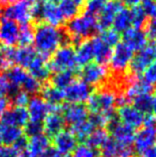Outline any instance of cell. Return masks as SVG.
<instances>
[{
	"mask_svg": "<svg viewBox=\"0 0 156 157\" xmlns=\"http://www.w3.org/2000/svg\"><path fill=\"white\" fill-rule=\"evenodd\" d=\"M66 40L63 30L56 26L43 23L34 29V43L37 53L46 58H50L62 46Z\"/></svg>",
	"mask_w": 156,
	"mask_h": 157,
	"instance_id": "obj_1",
	"label": "cell"
},
{
	"mask_svg": "<svg viewBox=\"0 0 156 157\" xmlns=\"http://www.w3.org/2000/svg\"><path fill=\"white\" fill-rule=\"evenodd\" d=\"M97 31V17L86 12L69 20L67 24V33L73 43H81L82 41L93 36Z\"/></svg>",
	"mask_w": 156,
	"mask_h": 157,
	"instance_id": "obj_2",
	"label": "cell"
},
{
	"mask_svg": "<svg viewBox=\"0 0 156 157\" xmlns=\"http://www.w3.org/2000/svg\"><path fill=\"white\" fill-rule=\"evenodd\" d=\"M117 94L112 89L104 88L92 93L88 98L87 109L91 113H114Z\"/></svg>",
	"mask_w": 156,
	"mask_h": 157,
	"instance_id": "obj_3",
	"label": "cell"
},
{
	"mask_svg": "<svg viewBox=\"0 0 156 157\" xmlns=\"http://www.w3.org/2000/svg\"><path fill=\"white\" fill-rule=\"evenodd\" d=\"M49 67L52 72L73 71L76 72L79 69L76 50L72 45H62L58 50L52 55V59L49 60Z\"/></svg>",
	"mask_w": 156,
	"mask_h": 157,
	"instance_id": "obj_4",
	"label": "cell"
},
{
	"mask_svg": "<svg viewBox=\"0 0 156 157\" xmlns=\"http://www.w3.org/2000/svg\"><path fill=\"white\" fill-rule=\"evenodd\" d=\"M39 0H17L4 10V18L13 20L16 23L29 24L33 19L34 6Z\"/></svg>",
	"mask_w": 156,
	"mask_h": 157,
	"instance_id": "obj_5",
	"label": "cell"
},
{
	"mask_svg": "<svg viewBox=\"0 0 156 157\" xmlns=\"http://www.w3.org/2000/svg\"><path fill=\"white\" fill-rule=\"evenodd\" d=\"M33 18L38 19L40 21H44V23L56 27L62 25L65 22V19L57 4L44 2L41 0H39L35 4Z\"/></svg>",
	"mask_w": 156,
	"mask_h": 157,
	"instance_id": "obj_6",
	"label": "cell"
},
{
	"mask_svg": "<svg viewBox=\"0 0 156 157\" xmlns=\"http://www.w3.org/2000/svg\"><path fill=\"white\" fill-rule=\"evenodd\" d=\"M156 61V41H151L147 43L135 56H133L129 64L130 72L132 75L139 77L140 74L148 67V66Z\"/></svg>",
	"mask_w": 156,
	"mask_h": 157,
	"instance_id": "obj_7",
	"label": "cell"
},
{
	"mask_svg": "<svg viewBox=\"0 0 156 157\" xmlns=\"http://www.w3.org/2000/svg\"><path fill=\"white\" fill-rule=\"evenodd\" d=\"M133 56V51L129 47H127L124 42L117 43L114 46L109 60L112 71L116 75H121L129 67Z\"/></svg>",
	"mask_w": 156,
	"mask_h": 157,
	"instance_id": "obj_8",
	"label": "cell"
},
{
	"mask_svg": "<svg viewBox=\"0 0 156 157\" xmlns=\"http://www.w3.org/2000/svg\"><path fill=\"white\" fill-rule=\"evenodd\" d=\"M64 100L68 104H84L92 94V88L82 80H75L64 90Z\"/></svg>",
	"mask_w": 156,
	"mask_h": 157,
	"instance_id": "obj_9",
	"label": "cell"
},
{
	"mask_svg": "<svg viewBox=\"0 0 156 157\" xmlns=\"http://www.w3.org/2000/svg\"><path fill=\"white\" fill-rule=\"evenodd\" d=\"M61 106H51L40 97H33L30 98L27 105V113L29 115V121L43 122L47 115L52 111H61Z\"/></svg>",
	"mask_w": 156,
	"mask_h": 157,
	"instance_id": "obj_10",
	"label": "cell"
},
{
	"mask_svg": "<svg viewBox=\"0 0 156 157\" xmlns=\"http://www.w3.org/2000/svg\"><path fill=\"white\" fill-rule=\"evenodd\" d=\"M106 126H108V131L112 133L113 139H116V141L120 143L132 145L135 136L134 128L122 123L118 119L116 114L108 121Z\"/></svg>",
	"mask_w": 156,
	"mask_h": 157,
	"instance_id": "obj_11",
	"label": "cell"
},
{
	"mask_svg": "<svg viewBox=\"0 0 156 157\" xmlns=\"http://www.w3.org/2000/svg\"><path fill=\"white\" fill-rule=\"evenodd\" d=\"M108 71L105 66L97 63H89L84 66L80 71L82 81L89 86H97L105 82Z\"/></svg>",
	"mask_w": 156,
	"mask_h": 157,
	"instance_id": "obj_12",
	"label": "cell"
},
{
	"mask_svg": "<svg viewBox=\"0 0 156 157\" xmlns=\"http://www.w3.org/2000/svg\"><path fill=\"white\" fill-rule=\"evenodd\" d=\"M133 143L134 151L141 155L156 143V128L154 126H150L139 129L138 132H135Z\"/></svg>",
	"mask_w": 156,
	"mask_h": 157,
	"instance_id": "obj_13",
	"label": "cell"
},
{
	"mask_svg": "<svg viewBox=\"0 0 156 157\" xmlns=\"http://www.w3.org/2000/svg\"><path fill=\"white\" fill-rule=\"evenodd\" d=\"M102 157H134L135 151L132 145L124 144L113 138H108L101 146Z\"/></svg>",
	"mask_w": 156,
	"mask_h": 157,
	"instance_id": "obj_14",
	"label": "cell"
},
{
	"mask_svg": "<svg viewBox=\"0 0 156 157\" xmlns=\"http://www.w3.org/2000/svg\"><path fill=\"white\" fill-rule=\"evenodd\" d=\"M122 8V4L118 0H109L105 3L101 13L98 14L97 19V27L98 31H105L112 25L114 17L116 16L117 12Z\"/></svg>",
	"mask_w": 156,
	"mask_h": 157,
	"instance_id": "obj_15",
	"label": "cell"
},
{
	"mask_svg": "<svg viewBox=\"0 0 156 157\" xmlns=\"http://www.w3.org/2000/svg\"><path fill=\"white\" fill-rule=\"evenodd\" d=\"M53 144L57 151L68 156L72 154L78 146V139L71 130L63 129L53 137Z\"/></svg>",
	"mask_w": 156,
	"mask_h": 157,
	"instance_id": "obj_16",
	"label": "cell"
},
{
	"mask_svg": "<svg viewBox=\"0 0 156 157\" xmlns=\"http://www.w3.org/2000/svg\"><path fill=\"white\" fill-rule=\"evenodd\" d=\"M19 28L18 23L13 20L3 18L0 22V44L8 47L18 44Z\"/></svg>",
	"mask_w": 156,
	"mask_h": 157,
	"instance_id": "obj_17",
	"label": "cell"
},
{
	"mask_svg": "<svg viewBox=\"0 0 156 157\" xmlns=\"http://www.w3.org/2000/svg\"><path fill=\"white\" fill-rule=\"evenodd\" d=\"M61 113L65 121L71 126L86 121L89 117V110L83 104H67L62 105Z\"/></svg>",
	"mask_w": 156,
	"mask_h": 157,
	"instance_id": "obj_18",
	"label": "cell"
},
{
	"mask_svg": "<svg viewBox=\"0 0 156 157\" xmlns=\"http://www.w3.org/2000/svg\"><path fill=\"white\" fill-rule=\"evenodd\" d=\"M50 138L45 133L29 137L23 157H42L47 149L50 148Z\"/></svg>",
	"mask_w": 156,
	"mask_h": 157,
	"instance_id": "obj_19",
	"label": "cell"
},
{
	"mask_svg": "<svg viewBox=\"0 0 156 157\" xmlns=\"http://www.w3.org/2000/svg\"><path fill=\"white\" fill-rule=\"evenodd\" d=\"M117 117L122 123L132 127V128H140L143 125L144 114H142L133 105H125L120 106L117 111Z\"/></svg>",
	"mask_w": 156,
	"mask_h": 157,
	"instance_id": "obj_20",
	"label": "cell"
},
{
	"mask_svg": "<svg viewBox=\"0 0 156 157\" xmlns=\"http://www.w3.org/2000/svg\"><path fill=\"white\" fill-rule=\"evenodd\" d=\"M28 121H29V115H28L26 107H11L1 115V123L17 126L20 128L25 126Z\"/></svg>",
	"mask_w": 156,
	"mask_h": 157,
	"instance_id": "obj_21",
	"label": "cell"
},
{
	"mask_svg": "<svg viewBox=\"0 0 156 157\" xmlns=\"http://www.w3.org/2000/svg\"><path fill=\"white\" fill-rule=\"evenodd\" d=\"M28 70H29L30 75L39 82L47 81L52 73L50 67H49L48 58L40 55V54H38L35 59L33 60L31 65L28 67Z\"/></svg>",
	"mask_w": 156,
	"mask_h": 157,
	"instance_id": "obj_22",
	"label": "cell"
},
{
	"mask_svg": "<svg viewBox=\"0 0 156 157\" xmlns=\"http://www.w3.org/2000/svg\"><path fill=\"white\" fill-rule=\"evenodd\" d=\"M122 39H124V43L126 46L129 47L134 52L140 51L147 44L148 38L145 34V31H143L142 29L129 28L125 32H124Z\"/></svg>",
	"mask_w": 156,
	"mask_h": 157,
	"instance_id": "obj_23",
	"label": "cell"
},
{
	"mask_svg": "<svg viewBox=\"0 0 156 157\" xmlns=\"http://www.w3.org/2000/svg\"><path fill=\"white\" fill-rule=\"evenodd\" d=\"M66 121L61 111H52L44 119V132L49 138H53L65 128Z\"/></svg>",
	"mask_w": 156,
	"mask_h": 157,
	"instance_id": "obj_24",
	"label": "cell"
},
{
	"mask_svg": "<svg viewBox=\"0 0 156 157\" xmlns=\"http://www.w3.org/2000/svg\"><path fill=\"white\" fill-rule=\"evenodd\" d=\"M28 76H29V73L25 69L19 67V66H17V67H11L10 69L7 70L5 78L8 82H9V94L11 96H13L14 94H16L21 89V86H23L24 82L26 81Z\"/></svg>",
	"mask_w": 156,
	"mask_h": 157,
	"instance_id": "obj_25",
	"label": "cell"
},
{
	"mask_svg": "<svg viewBox=\"0 0 156 157\" xmlns=\"http://www.w3.org/2000/svg\"><path fill=\"white\" fill-rule=\"evenodd\" d=\"M93 50V59L97 64L105 66L109 63L110 57H112V48L106 45L101 39L100 36L93 37L91 40Z\"/></svg>",
	"mask_w": 156,
	"mask_h": 157,
	"instance_id": "obj_26",
	"label": "cell"
},
{
	"mask_svg": "<svg viewBox=\"0 0 156 157\" xmlns=\"http://www.w3.org/2000/svg\"><path fill=\"white\" fill-rule=\"evenodd\" d=\"M153 90V86L149 85L148 82H145L143 78H139L138 77L133 78L128 86H126L125 90V97L128 98V101H132L134 98H136L141 94H151Z\"/></svg>",
	"mask_w": 156,
	"mask_h": 157,
	"instance_id": "obj_27",
	"label": "cell"
},
{
	"mask_svg": "<svg viewBox=\"0 0 156 157\" xmlns=\"http://www.w3.org/2000/svg\"><path fill=\"white\" fill-rule=\"evenodd\" d=\"M133 106L142 114L156 113V96L151 94H141L133 98Z\"/></svg>",
	"mask_w": 156,
	"mask_h": 157,
	"instance_id": "obj_28",
	"label": "cell"
},
{
	"mask_svg": "<svg viewBox=\"0 0 156 157\" xmlns=\"http://www.w3.org/2000/svg\"><path fill=\"white\" fill-rule=\"evenodd\" d=\"M37 55L38 53L31 46H20L18 49H15L14 63L26 70L31 65Z\"/></svg>",
	"mask_w": 156,
	"mask_h": 157,
	"instance_id": "obj_29",
	"label": "cell"
},
{
	"mask_svg": "<svg viewBox=\"0 0 156 157\" xmlns=\"http://www.w3.org/2000/svg\"><path fill=\"white\" fill-rule=\"evenodd\" d=\"M23 135V130L20 127L3 123L0 124V141L4 145H13Z\"/></svg>",
	"mask_w": 156,
	"mask_h": 157,
	"instance_id": "obj_30",
	"label": "cell"
},
{
	"mask_svg": "<svg viewBox=\"0 0 156 157\" xmlns=\"http://www.w3.org/2000/svg\"><path fill=\"white\" fill-rule=\"evenodd\" d=\"M42 98L51 106H61L64 100V93L62 90L55 88L52 85H47L41 89Z\"/></svg>",
	"mask_w": 156,
	"mask_h": 157,
	"instance_id": "obj_31",
	"label": "cell"
},
{
	"mask_svg": "<svg viewBox=\"0 0 156 157\" xmlns=\"http://www.w3.org/2000/svg\"><path fill=\"white\" fill-rule=\"evenodd\" d=\"M76 58L79 67H84L92 63L93 60V50L91 40H85L79 43L76 50Z\"/></svg>",
	"mask_w": 156,
	"mask_h": 157,
	"instance_id": "obj_32",
	"label": "cell"
},
{
	"mask_svg": "<svg viewBox=\"0 0 156 157\" xmlns=\"http://www.w3.org/2000/svg\"><path fill=\"white\" fill-rule=\"evenodd\" d=\"M131 26V15L130 10L127 8L122 7L121 9L117 12L116 16L114 17L112 22V29L118 33L125 32L127 29H129Z\"/></svg>",
	"mask_w": 156,
	"mask_h": 157,
	"instance_id": "obj_33",
	"label": "cell"
},
{
	"mask_svg": "<svg viewBox=\"0 0 156 157\" xmlns=\"http://www.w3.org/2000/svg\"><path fill=\"white\" fill-rule=\"evenodd\" d=\"M109 138L108 132L104 128H97L94 129L89 137L85 140V145L92 148L93 150L101 148V146L106 142V140Z\"/></svg>",
	"mask_w": 156,
	"mask_h": 157,
	"instance_id": "obj_34",
	"label": "cell"
},
{
	"mask_svg": "<svg viewBox=\"0 0 156 157\" xmlns=\"http://www.w3.org/2000/svg\"><path fill=\"white\" fill-rule=\"evenodd\" d=\"M75 81V72L73 71H61L57 72L52 78V86L64 90L69 85Z\"/></svg>",
	"mask_w": 156,
	"mask_h": 157,
	"instance_id": "obj_35",
	"label": "cell"
},
{
	"mask_svg": "<svg viewBox=\"0 0 156 157\" xmlns=\"http://www.w3.org/2000/svg\"><path fill=\"white\" fill-rule=\"evenodd\" d=\"M15 48L0 44V72L7 71L14 64Z\"/></svg>",
	"mask_w": 156,
	"mask_h": 157,
	"instance_id": "obj_36",
	"label": "cell"
},
{
	"mask_svg": "<svg viewBox=\"0 0 156 157\" xmlns=\"http://www.w3.org/2000/svg\"><path fill=\"white\" fill-rule=\"evenodd\" d=\"M96 129L93 126V124L88 121V118L86 121L77 123L71 126V131L73 132V134L76 136V138L78 140H83L85 141L86 139L89 137V135Z\"/></svg>",
	"mask_w": 156,
	"mask_h": 157,
	"instance_id": "obj_37",
	"label": "cell"
},
{
	"mask_svg": "<svg viewBox=\"0 0 156 157\" xmlns=\"http://www.w3.org/2000/svg\"><path fill=\"white\" fill-rule=\"evenodd\" d=\"M131 15V25H133L135 29L144 28L147 23V16L142 10L140 6H134L130 10Z\"/></svg>",
	"mask_w": 156,
	"mask_h": 157,
	"instance_id": "obj_38",
	"label": "cell"
},
{
	"mask_svg": "<svg viewBox=\"0 0 156 157\" xmlns=\"http://www.w3.org/2000/svg\"><path fill=\"white\" fill-rule=\"evenodd\" d=\"M34 38V29L30 24H22L19 28L18 44L20 46H30Z\"/></svg>",
	"mask_w": 156,
	"mask_h": 157,
	"instance_id": "obj_39",
	"label": "cell"
},
{
	"mask_svg": "<svg viewBox=\"0 0 156 157\" xmlns=\"http://www.w3.org/2000/svg\"><path fill=\"white\" fill-rule=\"evenodd\" d=\"M21 89H22V90L26 92L27 94H34L41 92L42 86H41V82L36 80L34 77H32L29 74V76L27 77L26 81L24 82V84L21 86Z\"/></svg>",
	"mask_w": 156,
	"mask_h": 157,
	"instance_id": "obj_40",
	"label": "cell"
},
{
	"mask_svg": "<svg viewBox=\"0 0 156 157\" xmlns=\"http://www.w3.org/2000/svg\"><path fill=\"white\" fill-rule=\"evenodd\" d=\"M100 37L106 45L112 48L116 46L117 43H120V34L114 31L113 29H106L105 31H101V35Z\"/></svg>",
	"mask_w": 156,
	"mask_h": 157,
	"instance_id": "obj_41",
	"label": "cell"
},
{
	"mask_svg": "<svg viewBox=\"0 0 156 157\" xmlns=\"http://www.w3.org/2000/svg\"><path fill=\"white\" fill-rule=\"evenodd\" d=\"M44 128H43V122H38V121H28L25 126H24L23 133L26 137H32V136L38 135L43 133Z\"/></svg>",
	"mask_w": 156,
	"mask_h": 157,
	"instance_id": "obj_42",
	"label": "cell"
},
{
	"mask_svg": "<svg viewBox=\"0 0 156 157\" xmlns=\"http://www.w3.org/2000/svg\"><path fill=\"white\" fill-rule=\"evenodd\" d=\"M105 0H89L86 5V13L97 16L101 13L102 8L105 5Z\"/></svg>",
	"mask_w": 156,
	"mask_h": 157,
	"instance_id": "obj_43",
	"label": "cell"
},
{
	"mask_svg": "<svg viewBox=\"0 0 156 157\" xmlns=\"http://www.w3.org/2000/svg\"><path fill=\"white\" fill-rule=\"evenodd\" d=\"M30 101V94L24 90H18L17 93L12 96V102L15 106L26 107Z\"/></svg>",
	"mask_w": 156,
	"mask_h": 157,
	"instance_id": "obj_44",
	"label": "cell"
},
{
	"mask_svg": "<svg viewBox=\"0 0 156 157\" xmlns=\"http://www.w3.org/2000/svg\"><path fill=\"white\" fill-rule=\"evenodd\" d=\"M143 80L151 86L156 85V61L152 62L143 71Z\"/></svg>",
	"mask_w": 156,
	"mask_h": 157,
	"instance_id": "obj_45",
	"label": "cell"
},
{
	"mask_svg": "<svg viewBox=\"0 0 156 157\" xmlns=\"http://www.w3.org/2000/svg\"><path fill=\"white\" fill-rule=\"evenodd\" d=\"M72 157H97L96 151L92 148L88 147L85 144H82L76 147V149L73 151Z\"/></svg>",
	"mask_w": 156,
	"mask_h": 157,
	"instance_id": "obj_46",
	"label": "cell"
},
{
	"mask_svg": "<svg viewBox=\"0 0 156 157\" xmlns=\"http://www.w3.org/2000/svg\"><path fill=\"white\" fill-rule=\"evenodd\" d=\"M0 157H23V154L13 145H3L0 146Z\"/></svg>",
	"mask_w": 156,
	"mask_h": 157,
	"instance_id": "obj_47",
	"label": "cell"
},
{
	"mask_svg": "<svg viewBox=\"0 0 156 157\" xmlns=\"http://www.w3.org/2000/svg\"><path fill=\"white\" fill-rule=\"evenodd\" d=\"M145 34L151 41H156V17L150 20L145 25Z\"/></svg>",
	"mask_w": 156,
	"mask_h": 157,
	"instance_id": "obj_48",
	"label": "cell"
},
{
	"mask_svg": "<svg viewBox=\"0 0 156 157\" xmlns=\"http://www.w3.org/2000/svg\"><path fill=\"white\" fill-rule=\"evenodd\" d=\"M156 0H142L141 1V8L144 11L146 16H152L155 10Z\"/></svg>",
	"mask_w": 156,
	"mask_h": 157,
	"instance_id": "obj_49",
	"label": "cell"
},
{
	"mask_svg": "<svg viewBox=\"0 0 156 157\" xmlns=\"http://www.w3.org/2000/svg\"><path fill=\"white\" fill-rule=\"evenodd\" d=\"M9 90L10 86L5 76H0V98H4L7 94H9Z\"/></svg>",
	"mask_w": 156,
	"mask_h": 157,
	"instance_id": "obj_50",
	"label": "cell"
},
{
	"mask_svg": "<svg viewBox=\"0 0 156 157\" xmlns=\"http://www.w3.org/2000/svg\"><path fill=\"white\" fill-rule=\"evenodd\" d=\"M143 125L144 127H150L155 125V117L154 114H145L143 117Z\"/></svg>",
	"mask_w": 156,
	"mask_h": 157,
	"instance_id": "obj_51",
	"label": "cell"
},
{
	"mask_svg": "<svg viewBox=\"0 0 156 157\" xmlns=\"http://www.w3.org/2000/svg\"><path fill=\"white\" fill-rule=\"evenodd\" d=\"M42 157H68L62 153H60L59 151H57L55 148L50 147L49 149H47V151L42 155Z\"/></svg>",
	"mask_w": 156,
	"mask_h": 157,
	"instance_id": "obj_52",
	"label": "cell"
},
{
	"mask_svg": "<svg viewBox=\"0 0 156 157\" xmlns=\"http://www.w3.org/2000/svg\"><path fill=\"white\" fill-rule=\"evenodd\" d=\"M9 105H10V101L7 98L4 97L0 98V115H2L3 113H5L9 109Z\"/></svg>",
	"mask_w": 156,
	"mask_h": 157,
	"instance_id": "obj_53",
	"label": "cell"
},
{
	"mask_svg": "<svg viewBox=\"0 0 156 157\" xmlns=\"http://www.w3.org/2000/svg\"><path fill=\"white\" fill-rule=\"evenodd\" d=\"M141 157H156V143L140 155Z\"/></svg>",
	"mask_w": 156,
	"mask_h": 157,
	"instance_id": "obj_54",
	"label": "cell"
},
{
	"mask_svg": "<svg viewBox=\"0 0 156 157\" xmlns=\"http://www.w3.org/2000/svg\"><path fill=\"white\" fill-rule=\"evenodd\" d=\"M142 0H122V3L126 7H134L137 6L139 3H141Z\"/></svg>",
	"mask_w": 156,
	"mask_h": 157,
	"instance_id": "obj_55",
	"label": "cell"
},
{
	"mask_svg": "<svg viewBox=\"0 0 156 157\" xmlns=\"http://www.w3.org/2000/svg\"><path fill=\"white\" fill-rule=\"evenodd\" d=\"M17 0H0V6L2 7H7L13 4L14 2H16Z\"/></svg>",
	"mask_w": 156,
	"mask_h": 157,
	"instance_id": "obj_56",
	"label": "cell"
},
{
	"mask_svg": "<svg viewBox=\"0 0 156 157\" xmlns=\"http://www.w3.org/2000/svg\"><path fill=\"white\" fill-rule=\"evenodd\" d=\"M41 1H44V2H50V3H54V4H58L62 1V0H41Z\"/></svg>",
	"mask_w": 156,
	"mask_h": 157,
	"instance_id": "obj_57",
	"label": "cell"
},
{
	"mask_svg": "<svg viewBox=\"0 0 156 157\" xmlns=\"http://www.w3.org/2000/svg\"><path fill=\"white\" fill-rule=\"evenodd\" d=\"M153 17H156V6H155V10H154V13H153Z\"/></svg>",
	"mask_w": 156,
	"mask_h": 157,
	"instance_id": "obj_58",
	"label": "cell"
},
{
	"mask_svg": "<svg viewBox=\"0 0 156 157\" xmlns=\"http://www.w3.org/2000/svg\"><path fill=\"white\" fill-rule=\"evenodd\" d=\"M0 123H1V115H0Z\"/></svg>",
	"mask_w": 156,
	"mask_h": 157,
	"instance_id": "obj_59",
	"label": "cell"
},
{
	"mask_svg": "<svg viewBox=\"0 0 156 157\" xmlns=\"http://www.w3.org/2000/svg\"><path fill=\"white\" fill-rule=\"evenodd\" d=\"M155 125H156V117H155Z\"/></svg>",
	"mask_w": 156,
	"mask_h": 157,
	"instance_id": "obj_60",
	"label": "cell"
},
{
	"mask_svg": "<svg viewBox=\"0 0 156 157\" xmlns=\"http://www.w3.org/2000/svg\"><path fill=\"white\" fill-rule=\"evenodd\" d=\"M0 146H1V141H0Z\"/></svg>",
	"mask_w": 156,
	"mask_h": 157,
	"instance_id": "obj_61",
	"label": "cell"
},
{
	"mask_svg": "<svg viewBox=\"0 0 156 157\" xmlns=\"http://www.w3.org/2000/svg\"><path fill=\"white\" fill-rule=\"evenodd\" d=\"M155 94H156V88H155Z\"/></svg>",
	"mask_w": 156,
	"mask_h": 157,
	"instance_id": "obj_62",
	"label": "cell"
}]
</instances>
